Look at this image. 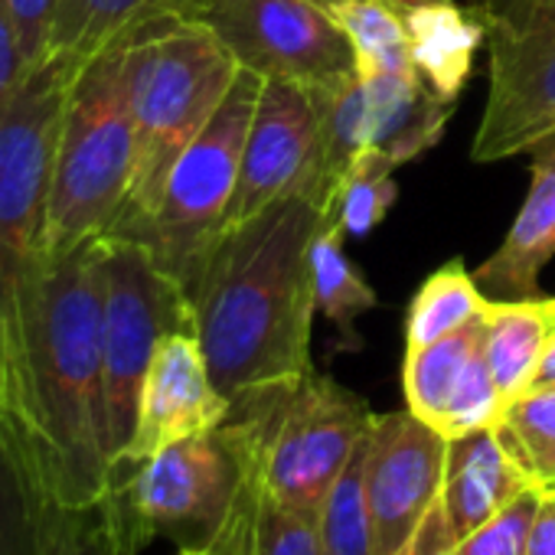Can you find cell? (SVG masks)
<instances>
[{"instance_id":"1","label":"cell","mask_w":555,"mask_h":555,"mask_svg":"<svg viewBox=\"0 0 555 555\" xmlns=\"http://www.w3.org/2000/svg\"><path fill=\"white\" fill-rule=\"evenodd\" d=\"M318 229L321 209L288 193L258 216L225 225L183 285L209 376L229 402L314 366Z\"/></svg>"},{"instance_id":"2","label":"cell","mask_w":555,"mask_h":555,"mask_svg":"<svg viewBox=\"0 0 555 555\" xmlns=\"http://www.w3.org/2000/svg\"><path fill=\"white\" fill-rule=\"evenodd\" d=\"M79 66L50 56L0 108V441L37 496L47 480L43 314H47V199L69 82Z\"/></svg>"},{"instance_id":"3","label":"cell","mask_w":555,"mask_h":555,"mask_svg":"<svg viewBox=\"0 0 555 555\" xmlns=\"http://www.w3.org/2000/svg\"><path fill=\"white\" fill-rule=\"evenodd\" d=\"M102 248L92 238L50 264L43 314V506H99L108 490L105 350H102Z\"/></svg>"},{"instance_id":"4","label":"cell","mask_w":555,"mask_h":555,"mask_svg":"<svg viewBox=\"0 0 555 555\" xmlns=\"http://www.w3.org/2000/svg\"><path fill=\"white\" fill-rule=\"evenodd\" d=\"M134 34L138 24L86 60L69 82L47 199L50 261L112 235L128 209L134 177Z\"/></svg>"},{"instance_id":"5","label":"cell","mask_w":555,"mask_h":555,"mask_svg":"<svg viewBox=\"0 0 555 555\" xmlns=\"http://www.w3.org/2000/svg\"><path fill=\"white\" fill-rule=\"evenodd\" d=\"M238 69L203 21L151 17L138 24L131 47L134 177L112 235H131L154 216L173 164L212 121Z\"/></svg>"},{"instance_id":"6","label":"cell","mask_w":555,"mask_h":555,"mask_svg":"<svg viewBox=\"0 0 555 555\" xmlns=\"http://www.w3.org/2000/svg\"><path fill=\"white\" fill-rule=\"evenodd\" d=\"M245 431L225 418L219 428L177 441L115 477L102 496V513L121 555H138L154 539L209 552L245 477Z\"/></svg>"},{"instance_id":"7","label":"cell","mask_w":555,"mask_h":555,"mask_svg":"<svg viewBox=\"0 0 555 555\" xmlns=\"http://www.w3.org/2000/svg\"><path fill=\"white\" fill-rule=\"evenodd\" d=\"M229 415L251 431L268 496L318 516L376 412L357 392L311 366L295 379L238 396Z\"/></svg>"},{"instance_id":"8","label":"cell","mask_w":555,"mask_h":555,"mask_svg":"<svg viewBox=\"0 0 555 555\" xmlns=\"http://www.w3.org/2000/svg\"><path fill=\"white\" fill-rule=\"evenodd\" d=\"M261 82L251 69H238L212 121L173 164L154 216L128 235L144 242L180 285L190 282L206 248L225 229Z\"/></svg>"},{"instance_id":"9","label":"cell","mask_w":555,"mask_h":555,"mask_svg":"<svg viewBox=\"0 0 555 555\" xmlns=\"http://www.w3.org/2000/svg\"><path fill=\"white\" fill-rule=\"evenodd\" d=\"M102 350H105V425L108 457L115 461L131 441L138 399L147 366L167 334L193 331L190 298L154 251L128 235H105L102 248ZM112 470V467H108Z\"/></svg>"},{"instance_id":"10","label":"cell","mask_w":555,"mask_h":555,"mask_svg":"<svg viewBox=\"0 0 555 555\" xmlns=\"http://www.w3.org/2000/svg\"><path fill=\"white\" fill-rule=\"evenodd\" d=\"M490 50V89L470 157L496 164L555 138V0H470Z\"/></svg>"},{"instance_id":"11","label":"cell","mask_w":555,"mask_h":555,"mask_svg":"<svg viewBox=\"0 0 555 555\" xmlns=\"http://www.w3.org/2000/svg\"><path fill=\"white\" fill-rule=\"evenodd\" d=\"M199 21L261 79L334 92L360 76L350 37L311 0H216Z\"/></svg>"},{"instance_id":"12","label":"cell","mask_w":555,"mask_h":555,"mask_svg":"<svg viewBox=\"0 0 555 555\" xmlns=\"http://www.w3.org/2000/svg\"><path fill=\"white\" fill-rule=\"evenodd\" d=\"M448 438L412 409L373 415L366 431V500L376 555H405L441 500Z\"/></svg>"},{"instance_id":"13","label":"cell","mask_w":555,"mask_h":555,"mask_svg":"<svg viewBox=\"0 0 555 555\" xmlns=\"http://www.w3.org/2000/svg\"><path fill=\"white\" fill-rule=\"evenodd\" d=\"M229 409L232 402L209 376L199 337L193 331L167 334L147 366L134 431L125 451L112 461L108 483L164 448L219 428L229 418Z\"/></svg>"},{"instance_id":"14","label":"cell","mask_w":555,"mask_h":555,"mask_svg":"<svg viewBox=\"0 0 555 555\" xmlns=\"http://www.w3.org/2000/svg\"><path fill=\"white\" fill-rule=\"evenodd\" d=\"M321 105L324 92H314L308 86L285 79L261 82L225 225L251 219L264 206L298 190L314 154Z\"/></svg>"},{"instance_id":"15","label":"cell","mask_w":555,"mask_h":555,"mask_svg":"<svg viewBox=\"0 0 555 555\" xmlns=\"http://www.w3.org/2000/svg\"><path fill=\"white\" fill-rule=\"evenodd\" d=\"M555 255V138L535 147L529 193L503 245L474 271L477 285L496 301L539 298V274Z\"/></svg>"},{"instance_id":"16","label":"cell","mask_w":555,"mask_h":555,"mask_svg":"<svg viewBox=\"0 0 555 555\" xmlns=\"http://www.w3.org/2000/svg\"><path fill=\"white\" fill-rule=\"evenodd\" d=\"M535 487L513 461L493 428H477L461 438H448L441 509L457 542L496 516L513 496Z\"/></svg>"},{"instance_id":"17","label":"cell","mask_w":555,"mask_h":555,"mask_svg":"<svg viewBox=\"0 0 555 555\" xmlns=\"http://www.w3.org/2000/svg\"><path fill=\"white\" fill-rule=\"evenodd\" d=\"M366 147L383 151L399 167L428 154L454 112L418 73H363Z\"/></svg>"},{"instance_id":"18","label":"cell","mask_w":555,"mask_h":555,"mask_svg":"<svg viewBox=\"0 0 555 555\" xmlns=\"http://www.w3.org/2000/svg\"><path fill=\"white\" fill-rule=\"evenodd\" d=\"M405 30H409L412 63L418 76L444 102L454 105L470 79L474 53L487 40L483 21L474 14V8H457L451 0H435V4H425L405 14Z\"/></svg>"},{"instance_id":"19","label":"cell","mask_w":555,"mask_h":555,"mask_svg":"<svg viewBox=\"0 0 555 555\" xmlns=\"http://www.w3.org/2000/svg\"><path fill=\"white\" fill-rule=\"evenodd\" d=\"M483 353L490 376L503 396L513 402L522 396L539 370V360L555 334V298H522V301H490Z\"/></svg>"},{"instance_id":"20","label":"cell","mask_w":555,"mask_h":555,"mask_svg":"<svg viewBox=\"0 0 555 555\" xmlns=\"http://www.w3.org/2000/svg\"><path fill=\"white\" fill-rule=\"evenodd\" d=\"M216 0H60L53 53L82 66L128 27L151 17L199 21Z\"/></svg>"},{"instance_id":"21","label":"cell","mask_w":555,"mask_h":555,"mask_svg":"<svg viewBox=\"0 0 555 555\" xmlns=\"http://www.w3.org/2000/svg\"><path fill=\"white\" fill-rule=\"evenodd\" d=\"M483 337H487V321L480 314L467 327L428 347L405 350V370H402L405 402L431 428L441 425L461 379L467 376L470 363L483 353Z\"/></svg>"},{"instance_id":"22","label":"cell","mask_w":555,"mask_h":555,"mask_svg":"<svg viewBox=\"0 0 555 555\" xmlns=\"http://www.w3.org/2000/svg\"><path fill=\"white\" fill-rule=\"evenodd\" d=\"M344 229L337 219L321 216V229L311 245V271H314V295H318V311L337 327L344 347H357V318L376 308V292L353 258L344 248Z\"/></svg>"},{"instance_id":"23","label":"cell","mask_w":555,"mask_h":555,"mask_svg":"<svg viewBox=\"0 0 555 555\" xmlns=\"http://www.w3.org/2000/svg\"><path fill=\"white\" fill-rule=\"evenodd\" d=\"M493 298L483 295L477 278L464 268L461 258H451L441 264L431 278H425L422 288L415 292L409 305V321H405V350L428 347L480 314H487Z\"/></svg>"},{"instance_id":"24","label":"cell","mask_w":555,"mask_h":555,"mask_svg":"<svg viewBox=\"0 0 555 555\" xmlns=\"http://www.w3.org/2000/svg\"><path fill=\"white\" fill-rule=\"evenodd\" d=\"M318 535L324 555H376L373 516L366 500V438L327 490L318 509Z\"/></svg>"},{"instance_id":"25","label":"cell","mask_w":555,"mask_h":555,"mask_svg":"<svg viewBox=\"0 0 555 555\" xmlns=\"http://www.w3.org/2000/svg\"><path fill=\"white\" fill-rule=\"evenodd\" d=\"M493 431L535 487L555 490V389L506 402Z\"/></svg>"},{"instance_id":"26","label":"cell","mask_w":555,"mask_h":555,"mask_svg":"<svg viewBox=\"0 0 555 555\" xmlns=\"http://www.w3.org/2000/svg\"><path fill=\"white\" fill-rule=\"evenodd\" d=\"M396 160L386 157L383 151L363 147L353 164L347 167L337 193H334V206H331V219L340 222V229L347 232V238H363L370 235L396 206L399 199V186H396Z\"/></svg>"},{"instance_id":"27","label":"cell","mask_w":555,"mask_h":555,"mask_svg":"<svg viewBox=\"0 0 555 555\" xmlns=\"http://www.w3.org/2000/svg\"><path fill=\"white\" fill-rule=\"evenodd\" d=\"M337 24L353 43L360 76L363 73H418L412 63V43L405 17L383 0H347L334 11Z\"/></svg>"},{"instance_id":"28","label":"cell","mask_w":555,"mask_h":555,"mask_svg":"<svg viewBox=\"0 0 555 555\" xmlns=\"http://www.w3.org/2000/svg\"><path fill=\"white\" fill-rule=\"evenodd\" d=\"M47 506L0 441V555H43Z\"/></svg>"},{"instance_id":"29","label":"cell","mask_w":555,"mask_h":555,"mask_svg":"<svg viewBox=\"0 0 555 555\" xmlns=\"http://www.w3.org/2000/svg\"><path fill=\"white\" fill-rule=\"evenodd\" d=\"M542 493V487H526L519 496H513L496 516H490L483 526L457 542L461 555H526Z\"/></svg>"},{"instance_id":"30","label":"cell","mask_w":555,"mask_h":555,"mask_svg":"<svg viewBox=\"0 0 555 555\" xmlns=\"http://www.w3.org/2000/svg\"><path fill=\"white\" fill-rule=\"evenodd\" d=\"M43 555H121L108 519L99 506L86 509H50L47 506V535Z\"/></svg>"},{"instance_id":"31","label":"cell","mask_w":555,"mask_h":555,"mask_svg":"<svg viewBox=\"0 0 555 555\" xmlns=\"http://www.w3.org/2000/svg\"><path fill=\"white\" fill-rule=\"evenodd\" d=\"M21 56L27 69L40 66L53 53V30H56V14H60V0H8Z\"/></svg>"},{"instance_id":"32","label":"cell","mask_w":555,"mask_h":555,"mask_svg":"<svg viewBox=\"0 0 555 555\" xmlns=\"http://www.w3.org/2000/svg\"><path fill=\"white\" fill-rule=\"evenodd\" d=\"M27 73L30 69H27V63L21 56L11 4H8V0H0V108L8 105V99L17 92V86L24 82Z\"/></svg>"},{"instance_id":"33","label":"cell","mask_w":555,"mask_h":555,"mask_svg":"<svg viewBox=\"0 0 555 555\" xmlns=\"http://www.w3.org/2000/svg\"><path fill=\"white\" fill-rule=\"evenodd\" d=\"M405 555H461L457 535L451 532L441 503L428 513V519L422 522V529H418V535L412 539V545H409Z\"/></svg>"},{"instance_id":"34","label":"cell","mask_w":555,"mask_h":555,"mask_svg":"<svg viewBox=\"0 0 555 555\" xmlns=\"http://www.w3.org/2000/svg\"><path fill=\"white\" fill-rule=\"evenodd\" d=\"M526 555H555V490L542 493V503H539L535 519H532Z\"/></svg>"},{"instance_id":"35","label":"cell","mask_w":555,"mask_h":555,"mask_svg":"<svg viewBox=\"0 0 555 555\" xmlns=\"http://www.w3.org/2000/svg\"><path fill=\"white\" fill-rule=\"evenodd\" d=\"M545 389H555V334H552V340H548V347H545V353L539 360V370H535L526 392H545Z\"/></svg>"},{"instance_id":"36","label":"cell","mask_w":555,"mask_h":555,"mask_svg":"<svg viewBox=\"0 0 555 555\" xmlns=\"http://www.w3.org/2000/svg\"><path fill=\"white\" fill-rule=\"evenodd\" d=\"M383 4L405 17L409 11H418V8H425V4H435V0H383Z\"/></svg>"},{"instance_id":"37","label":"cell","mask_w":555,"mask_h":555,"mask_svg":"<svg viewBox=\"0 0 555 555\" xmlns=\"http://www.w3.org/2000/svg\"><path fill=\"white\" fill-rule=\"evenodd\" d=\"M311 4H318V8H324V11H331V14H334L340 4H347V0H311Z\"/></svg>"},{"instance_id":"38","label":"cell","mask_w":555,"mask_h":555,"mask_svg":"<svg viewBox=\"0 0 555 555\" xmlns=\"http://www.w3.org/2000/svg\"><path fill=\"white\" fill-rule=\"evenodd\" d=\"M177 555H212V552H199V548H180Z\"/></svg>"}]
</instances>
